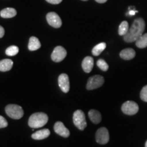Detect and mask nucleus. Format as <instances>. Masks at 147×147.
Returning a JSON list of instances; mask_svg holds the SVG:
<instances>
[{"instance_id": "nucleus-11", "label": "nucleus", "mask_w": 147, "mask_h": 147, "mask_svg": "<svg viewBox=\"0 0 147 147\" xmlns=\"http://www.w3.org/2000/svg\"><path fill=\"white\" fill-rule=\"evenodd\" d=\"M54 130L56 134H59L63 138H68L70 135V132L65 127L63 123L60 121L55 123L54 125Z\"/></svg>"}, {"instance_id": "nucleus-30", "label": "nucleus", "mask_w": 147, "mask_h": 147, "mask_svg": "<svg viewBox=\"0 0 147 147\" xmlns=\"http://www.w3.org/2000/svg\"><path fill=\"white\" fill-rule=\"evenodd\" d=\"M145 147H147V140H146V144H145Z\"/></svg>"}, {"instance_id": "nucleus-19", "label": "nucleus", "mask_w": 147, "mask_h": 147, "mask_svg": "<svg viewBox=\"0 0 147 147\" xmlns=\"http://www.w3.org/2000/svg\"><path fill=\"white\" fill-rule=\"evenodd\" d=\"M106 48V44L105 42H101V43L97 45L92 49V54L94 56H98L104 51Z\"/></svg>"}, {"instance_id": "nucleus-26", "label": "nucleus", "mask_w": 147, "mask_h": 147, "mask_svg": "<svg viewBox=\"0 0 147 147\" xmlns=\"http://www.w3.org/2000/svg\"><path fill=\"white\" fill-rule=\"evenodd\" d=\"M47 2L51 3V4H59L62 1V0H46Z\"/></svg>"}, {"instance_id": "nucleus-14", "label": "nucleus", "mask_w": 147, "mask_h": 147, "mask_svg": "<svg viewBox=\"0 0 147 147\" xmlns=\"http://www.w3.org/2000/svg\"><path fill=\"white\" fill-rule=\"evenodd\" d=\"M136 56V52L133 49H123V51H121L120 53V57L121 58H122L124 60H131L132 59H134Z\"/></svg>"}, {"instance_id": "nucleus-17", "label": "nucleus", "mask_w": 147, "mask_h": 147, "mask_svg": "<svg viewBox=\"0 0 147 147\" xmlns=\"http://www.w3.org/2000/svg\"><path fill=\"white\" fill-rule=\"evenodd\" d=\"M13 66V61L11 59H5L0 61V71H7L10 70Z\"/></svg>"}, {"instance_id": "nucleus-10", "label": "nucleus", "mask_w": 147, "mask_h": 147, "mask_svg": "<svg viewBox=\"0 0 147 147\" xmlns=\"http://www.w3.org/2000/svg\"><path fill=\"white\" fill-rule=\"evenodd\" d=\"M58 83L60 89L63 93H67L69 91V76L66 74H61L58 78Z\"/></svg>"}, {"instance_id": "nucleus-9", "label": "nucleus", "mask_w": 147, "mask_h": 147, "mask_svg": "<svg viewBox=\"0 0 147 147\" xmlns=\"http://www.w3.org/2000/svg\"><path fill=\"white\" fill-rule=\"evenodd\" d=\"M47 20L49 25L55 28H59L62 25V21L59 16L55 12H49L47 15Z\"/></svg>"}, {"instance_id": "nucleus-22", "label": "nucleus", "mask_w": 147, "mask_h": 147, "mask_svg": "<svg viewBox=\"0 0 147 147\" xmlns=\"http://www.w3.org/2000/svg\"><path fill=\"white\" fill-rule=\"evenodd\" d=\"M18 48L16 46H11V47H8V49L5 50V54L8 56H14V55H17L18 53Z\"/></svg>"}, {"instance_id": "nucleus-2", "label": "nucleus", "mask_w": 147, "mask_h": 147, "mask_svg": "<svg viewBox=\"0 0 147 147\" xmlns=\"http://www.w3.org/2000/svg\"><path fill=\"white\" fill-rule=\"evenodd\" d=\"M49 121L47 114L44 113H36L33 114L29 117L28 125L33 129L40 128L45 126Z\"/></svg>"}, {"instance_id": "nucleus-20", "label": "nucleus", "mask_w": 147, "mask_h": 147, "mask_svg": "<svg viewBox=\"0 0 147 147\" xmlns=\"http://www.w3.org/2000/svg\"><path fill=\"white\" fill-rule=\"evenodd\" d=\"M136 45L140 49H144V48L147 47V33L142 34L136 41Z\"/></svg>"}, {"instance_id": "nucleus-18", "label": "nucleus", "mask_w": 147, "mask_h": 147, "mask_svg": "<svg viewBox=\"0 0 147 147\" xmlns=\"http://www.w3.org/2000/svg\"><path fill=\"white\" fill-rule=\"evenodd\" d=\"M16 15V10L12 8H7L0 12V16L4 18H12Z\"/></svg>"}, {"instance_id": "nucleus-28", "label": "nucleus", "mask_w": 147, "mask_h": 147, "mask_svg": "<svg viewBox=\"0 0 147 147\" xmlns=\"http://www.w3.org/2000/svg\"><path fill=\"white\" fill-rule=\"evenodd\" d=\"M137 12H138V11H136V10H130L129 11L128 14H129V15H130V16H134V15H135L136 13H137Z\"/></svg>"}, {"instance_id": "nucleus-24", "label": "nucleus", "mask_w": 147, "mask_h": 147, "mask_svg": "<svg viewBox=\"0 0 147 147\" xmlns=\"http://www.w3.org/2000/svg\"><path fill=\"white\" fill-rule=\"evenodd\" d=\"M140 97L143 101L147 102V85L144 86L142 88V91L140 92Z\"/></svg>"}, {"instance_id": "nucleus-16", "label": "nucleus", "mask_w": 147, "mask_h": 147, "mask_svg": "<svg viewBox=\"0 0 147 147\" xmlns=\"http://www.w3.org/2000/svg\"><path fill=\"white\" fill-rule=\"evenodd\" d=\"M40 47H41V44H40L39 40L36 37H31L28 45L29 50L31 51H36L39 49Z\"/></svg>"}, {"instance_id": "nucleus-13", "label": "nucleus", "mask_w": 147, "mask_h": 147, "mask_svg": "<svg viewBox=\"0 0 147 147\" xmlns=\"http://www.w3.org/2000/svg\"><path fill=\"white\" fill-rule=\"evenodd\" d=\"M50 130L48 129H43L39 130L34 133L32 135V138L34 140H44L50 136Z\"/></svg>"}, {"instance_id": "nucleus-12", "label": "nucleus", "mask_w": 147, "mask_h": 147, "mask_svg": "<svg viewBox=\"0 0 147 147\" xmlns=\"http://www.w3.org/2000/svg\"><path fill=\"white\" fill-rule=\"evenodd\" d=\"M94 65V61L91 57H86L82 62V67L86 73L91 72Z\"/></svg>"}, {"instance_id": "nucleus-6", "label": "nucleus", "mask_w": 147, "mask_h": 147, "mask_svg": "<svg viewBox=\"0 0 147 147\" xmlns=\"http://www.w3.org/2000/svg\"><path fill=\"white\" fill-rule=\"evenodd\" d=\"M104 82V77L100 75H95V76L90 77L87 81V89L88 90H93L97 89L102 87Z\"/></svg>"}, {"instance_id": "nucleus-21", "label": "nucleus", "mask_w": 147, "mask_h": 147, "mask_svg": "<svg viewBox=\"0 0 147 147\" xmlns=\"http://www.w3.org/2000/svg\"><path fill=\"white\" fill-rule=\"evenodd\" d=\"M129 24L127 21H124L121 23L119 27V34L120 36H125L129 31Z\"/></svg>"}, {"instance_id": "nucleus-15", "label": "nucleus", "mask_w": 147, "mask_h": 147, "mask_svg": "<svg viewBox=\"0 0 147 147\" xmlns=\"http://www.w3.org/2000/svg\"><path fill=\"white\" fill-rule=\"evenodd\" d=\"M89 117L92 122L95 124L100 123L102 121V115H101L100 113L97 111L96 110H89Z\"/></svg>"}, {"instance_id": "nucleus-3", "label": "nucleus", "mask_w": 147, "mask_h": 147, "mask_svg": "<svg viewBox=\"0 0 147 147\" xmlns=\"http://www.w3.org/2000/svg\"><path fill=\"white\" fill-rule=\"evenodd\" d=\"M6 115L13 119H20L23 117L24 111L21 106L16 104H9L5 108Z\"/></svg>"}, {"instance_id": "nucleus-5", "label": "nucleus", "mask_w": 147, "mask_h": 147, "mask_svg": "<svg viewBox=\"0 0 147 147\" xmlns=\"http://www.w3.org/2000/svg\"><path fill=\"white\" fill-rule=\"evenodd\" d=\"M123 113L127 115H136L139 110L138 105L133 101H127L121 106Z\"/></svg>"}, {"instance_id": "nucleus-29", "label": "nucleus", "mask_w": 147, "mask_h": 147, "mask_svg": "<svg viewBox=\"0 0 147 147\" xmlns=\"http://www.w3.org/2000/svg\"><path fill=\"white\" fill-rule=\"evenodd\" d=\"M97 3H104L107 1V0H95Z\"/></svg>"}, {"instance_id": "nucleus-7", "label": "nucleus", "mask_w": 147, "mask_h": 147, "mask_svg": "<svg viewBox=\"0 0 147 147\" xmlns=\"http://www.w3.org/2000/svg\"><path fill=\"white\" fill-rule=\"evenodd\" d=\"M109 132L106 127H101L97 130L95 134L96 142L100 144H106L109 141Z\"/></svg>"}, {"instance_id": "nucleus-27", "label": "nucleus", "mask_w": 147, "mask_h": 147, "mask_svg": "<svg viewBox=\"0 0 147 147\" xmlns=\"http://www.w3.org/2000/svg\"><path fill=\"white\" fill-rule=\"evenodd\" d=\"M4 34H5L4 29H3V27H2L1 25H0V38H3V36H4Z\"/></svg>"}, {"instance_id": "nucleus-25", "label": "nucleus", "mask_w": 147, "mask_h": 147, "mask_svg": "<svg viewBox=\"0 0 147 147\" xmlns=\"http://www.w3.org/2000/svg\"><path fill=\"white\" fill-rule=\"evenodd\" d=\"M8 125V121H6V119L4 117H3L2 116L0 115V129L6 127Z\"/></svg>"}, {"instance_id": "nucleus-1", "label": "nucleus", "mask_w": 147, "mask_h": 147, "mask_svg": "<svg viewBox=\"0 0 147 147\" xmlns=\"http://www.w3.org/2000/svg\"><path fill=\"white\" fill-rule=\"evenodd\" d=\"M145 22L142 18H136L129 29L128 32L123 36V40L126 42H136L144 33Z\"/></svg>"}, {"instance_id": "nucleus-8", "label": "nucleus", "mask_w": 147, "mask_h": 147, "mask_svg": "<svg viewBox=\"0 0 147 147\" xmlns=\"http://www.w3.org/2000/svg\"><path fill=\"white\" fill-rule=\"evenodd\" d=\"M67 55V51L63 47L58 46L55 47L51 55V59L55 62H61L65 58Z\"/></svg>"}, {"instance_id": "nucleus-4", "label": "nucleus", "mask_w": 147, "mask_h": 147, "mask_svg": "<svg viewBox=\"0 0 147 147\" xmlns=\"http://www.w3.org/2000/svg\"><path fill=\"white\" fill-rule=\"evenodd\" d=\"M73 122L78 129L84 130L87 127V121L84 112L81 110L75 111L73 115Z\"/></svg>"}, {"instance_id": "nucleus-31", "label": "nucleus", "mask_w": 147, "mask_h": 147, "mask_svg": "<svg viewBox=\"0 0 147 147\" xmlns=\"http://www.w3.org/2000/svg\"><path fill=\"white\" fill-rule=\"evenodd\" d=\"M82 1H88V0H82Z\"/></svg>"}, {"instance_id": "nucleus-23", "label": "nucleus", "mask_w": 147, "mask_h": 147, "mask_svg": "<svg viewBox=\"0 0 147 147\" xmlns=\"http://www.w3.org/2000/svg\"><path fill=\"white\" fill-rule=\"evenodd\" d=\"M97 65L98 66L99 68L104 71H106L109 68V66H108V63L104 59H102L97 60Z\"/></svg>"}]
</instances>
